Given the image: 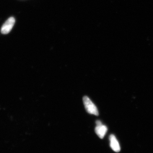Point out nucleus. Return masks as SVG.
<instances>
[{
	"mask_svg": "<svg viewBox=\"0 0 153 153\" xmlns=\"http://www.w3.org/2000/svg\"><path fill=\"white\" fill-rule=\"evenodd\" d=\"M83 102L85 109L88 113L94 115H98L99 112L97 107L89 97L84 96L83 98Z\"/></svg>",
	"mask_w": 153,
	"mask_h": 153,
	"instance_id": "1",
	"label": "nucleus"
},
{
	"mask_svg": "<svg viewBox=\"0 0 153 153\" xmlns=\"http://www.w3.org/2000/svg\"><path fill=\"white\" fill-rule=\"evenodd\" d=\"M15 22L16 20L13 17L9 18L1 28V31L2 34H7L10 33L15 25Z\"/></svg>",
	"mask_w": 153,
	"mask_h": 153,
	"instance_id": "2",
	"label": "nucleus"
},
{
	"mask_svg": "<svg viewBox=\"0 0 153 153\" xmlns=\"http://www.w3.org/2000/svg\"><path fill=\"white\" fill-rule=\"evenodd\" d=\"M109 140L110 142V146L113 150L116 152H120V147L119 143L114 135L111 134L110 136Z\"/></svg>",
	"mask_w": 153,
	"mask_h": 153,
	"instance_id": "3",
	"label": "nucleus"
},
{
	"mask_svg": "<svg viewBox=\"0 0 153 153\" xmlns=\"http://www.w3.org/2000/svg\"><path fill=\"white\" fill-rule=\"evenodd\" d=\"M108 128L106 126L102 124L97 126L95 128L96 133L100 139H103L107 132Z\"/></svg>",
	"mask_w": 153,
	"mask_h": 153,
	"instance_id": "4",
	"label": "nucleus"
},
{
	"mask_svg": "<svg viewBox=\"0 0 153 153\" xmlns=\"http://www.w3.org/2000/svg\"><path fill=\"white\" fill-rule=\"evenodd\" d=\"M96 123L97 126L101 125L102 124V123L100 120H97L96 122Z\"/></svg>",
	"mask_w": 153,
	"mask_h": 153,
	"instance_id": "5",
	"label": "nucleus"
}]
</instances>
